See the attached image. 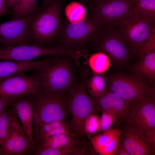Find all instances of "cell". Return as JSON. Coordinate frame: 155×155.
Here are the masks:
<instances>
[{
  "label": "cell",
  "instance_id": "cell-1",
  "mask_svg": "<svg viewBox=\"0 0 155 155\" xmlns=\"http://www.w3.org/2000/svg\"><path fill=\"white\" fill-rule=\"evenodd\" d=\"M79 67L68 56L49 57L33 70L31 75L36 80L40 90L49 93H64L78 82Z\"/></svg>",
  "mask_w": 155,
  "mask_h": 155
},
{
  "label": "cell",
  "instance_id": "cell-2",
  "mask_svg": "<svg viewBox=\"0 0 155 155\" xmlns=\"http://www.w3.org/2000/svg\"><path fill=\"white\" fill-rule=\"evenodd\" d=\"M64 1L53 0L50 5L31 16L29 24L31 45L42 48L56 46L61 30Z\"/></svg>",
  "mask_w": 155,
  "mask_h": 155
},
{
  "label": "cell",
  "instance_id": "cell-3",
  "mask_svg": "<svg viewBox=\"0 0 155 155\" xmlns=\"http://www.w3.org/2000/svg\"><path fill=\"white\" fill-rule=\"evenodd\" d=\"M80 80L68 92L67 102L71 119L69 124L73 133L83 139V127L86 119L95 109V102L87 94V82L90 78L86 66L81 68Z\"/></svg>",
  "mask_w": 155,
  "mask_h": 155
},
{
  "label": "cell",
  "instance_id": "cell-4",
  "mask_svg": "<svg viewBox=\"0 0 155 155\" xmlns=\"http://www.w3.org/2000/svg\"><path fill=\"white\" fill-rule=\"evenodd\" d=\"M102 28L98 21L90 14L80 22L71 23L65 20L62 23L56 46L76 50L87 49Z\"/></svg>",
  "mask_w": 155,
  "mask_h": 155
},
{
  "label": "cell",
  "instance_id": "cell-5",
  "mask_svg": "<svg viewBox=\"0 0 155 155\" xmlns=\"http://www.w3.org/2000/svg\"><path fill=\"white\" fill-rule=\"evenodd\" d=\"M129 48L135 53L155 40L154 23H150L134 10L116 26Z\"/></svg>",
  "mask_w": 155,
  "mask_h": 155
},
{
  "label": "cell",
  "instance_id": "cell-6",
  "mask_svg": "<svg viewBox=\"0 0 155 155\" xmlns=\"http://www.w3.org/2000/svg\"><path fill=\"white\" fill-rule=\"evenodd\" d=\"M68 92L49 93L41 90L33 94L34 125L59 120H65L70 115L67 102Z\"/></svg>",
  "mask_w": 155,
  "mask_h": 155
},
{
  "label": "cell",
  "instance_id": "cell-7",
  "mask_svg": "<svg viewBox=\"0 0 155 155\" xmlns=\"http://www.w3.org/2000/svg\"><path fill=\"white\" fill-rule=\"evenodd\" d=\"M135 0H97L91 7L89 14L102 28L116 26L133 11Z\"/></svg>",
  "mask_w": 155,
  "mask_h": 155
},
{
  "label": "cell",
  "instance_id": "cell-8",
  "mask_svg": "<svg viewBox=\"0 0 155 155\" xmlns=\"http://www.w3.org/2000/svg\"><path fill=\"white\" fill-rule=\"evenodd\" d=\"M125 121L127 129L140 137L155 129L154 94L133 103Z\"/></svg>",
  "mask_w": 155,
  "mask_h": 155
},
{
  "label": "cell",
  "instance_id": "cell-9",
  "mask_svg": "<svg viewBox=\"0 0 155 155\" xmlns=\"http://www.w3.org/2000/svg\"><path fill=\"white\" fill-rule=\"evenodd\" d=\"M92 43L98 50L107 53L118 63H124L129 58L128 45L118 31L113 29L112 27L102 28L96 37L88 44Z\"/></svg>",
  "mask_w": 155,
  "mask_h": 155
},
{
  "label": "cell",
  "instance_id": "cell-10",
  "mask_svg": "<svg viewBox=\"0 0 155 155\" xmlns=\"http://www.w3.org/2000/svg\"><path fill=\"white\" fill-rule=\"evenodd\" d=\"M109 85L111 92L131 104L154 94L140 78L116 76L111 78Z\"/></svg>",
  "mask_w": 155,
  "mask_h": 155
},
{
  "label": "cell",
  "instance_id": "cell-11",
  "mask_svg": "<svg viewBox=\"0 0 155 155\" xmlns=\"http://www.w3.org/2000/svg\"><path fill=\"white\" fill-rule=\"evenodd\" d=\"M67 53L65 48L57 46L42 48L32 45H3L0 46V60L23 61L43 56H61Z\"/></svg>",
  "mask_w": 155,
  "mask_h": 155
},
{
  "label": "cell",
  "instance_id": "cell-12",
  "mask_svg": "<svg viewBox=\"0 0 155 155\" xmlns=\"http://www.w3.org/2000/svg\"><path fill=\"white\" fill-rule=\"evenodd\" d=\"M10 120V127L7 138L1 147L2 155H22L32 154L25 131L18 116L10 106L7 107Z\"/></svg>",
  "mask_w": 155,
  "mask_h": 155
},
{
  "label": "cell",
  "instance_id": "cell-13",
  "mask_svg": "<svg viewBox=\"0 0 155 155\" xmlns=\"http://www.w3.org/2000/svg\"><path fill=\"white\" fill-rule=\"evenodd\" d=\"M40 90L36 80L24 72L7 78L0 81V96L14 99L25 95L34 94Z\"/></svg>",
  "mask_w": 155,
  "mask_h": 155
},
{
  "label": "cell",
  "instance_id": "cell-14",
  "mask_svg": "<svg viewBox=\"0 0 155 155\" xmlns=\"http://www.w3.org/2000/svg\"><path fill=\"white\" fill-rule=\"evenodd\" d=\"M31 16L24 18H12L0 24V44L31 45L29 24Z\"/></svg>",
  "mask_w": 155,
  "mask_h": 155
},
{
  "label": "cell",
  "instance_id": "cell-15",
  "mask_svg": "<svg viewBox=\"0 0 155 155\" xmlns=\"http://www.w3.org/2000/svg\"><path fill=\"white\" fill-rule=\"evenodd\" d=\"M9 106L21 121L27 137L32 154L34 147L33 120L34 112L33 95H28L16 98Z\"/></svg>",
  "mask_w": 155,
  "mask_h": 155
},
{
  "label": "cell",
  "instance_id": "cell-16",
  "mask_svg": "<svg viewBox=\"0 0 155 155\" xmlns=\"http://www.w3.org/2000/svg\"><path fill=\"white\" fill-rule=\"evenodd\" d=\"M94 100L95 109L102 113L105 111L112 112L119 120L125 121L132 104L111 91L107 92L102 96Z\"/></svg>",
  "mask_w": 155,
  "mask_h": 155
},
{
  "label": "cell",
  "instance_id": "cell-17",
  "mask_svg": "<svg viewBox=\"0 0 155 155\" xmlns=\"http://www.w3.org/2000/svg\"><path fill=\"white\" fill-rule=\"evenodd\" d=\"M61 133H73L69 124L67 123L65 120H57L34 125V150L48 138Z\"/></svg>",
  "mask_w": 155,
  "mask_h": 155
},
{
  "label": "cell",
  "instance_id": "cell-18",
  "mask_svg": "<svg viewBox=\"0 0 155 155\" xmlns=\"http://www.w3.org/2000/svg\"><path fill=\"white\" fill-rule=\"evenodd\" d=\"M122 140V144L130 155H155V148L133 131L127 129Z\"/></svg>",
  "mask_w": 155,
  "mask_h": 155
},
{
  "label": "cell",
  "instance_id": "cell-19",
  "mask_svg": "<svg viewBox=\"0 0 155 155\" xmlns=\"http://www.w3.org/2000/svg\"><path fill=\"white\" fill-rule=\"evenodd\" d=\"M138 54L141 56L142 60L133 66V70L140 76L154 79L155 44L146 45L141 50Z\"/></svg>",
  "mask_w": 155,
  "mask_h": 155
},
{
  "label": "cell",
  "instance_id": "cell-20",
  "mask_svg": "<svg viewBox=\"0 0 155 155\" xmlns=\"http://www.w3.org/2000/svg\"><path fill=\"white\" fill-rule=\"evenodd\" d=\"M44 61V59L38 61L4 60L0 61V80H2L22 72L33 70L41 65Z\"/></svg>",
  "mask_w": 155,
  "mask_h": 155
},
{
  "label": "cell",
  "instance_id": "cell-21",
  "mask_svg": "<svg viewBox=\"0 0 155 155\" xmlns=\"http://www.w3.org/2000/svg\"><path fill=\"white\" fill-rule=\"evenodd\" d=\"M87 142L83 139L58 149H38L34 152V155H89Z\"/></svg>",
  "mask_w": 155,
  "mask_h": 155
},
{
  "label": "cell",
  "instance_id": "cell-22",
  "mask_svg": "<svg viewBox=\"0 0 155 155\" xmlns=\"http://www.w3.org/2000/svg\"><path fill=\"white\" fill-rule=\"evenodd\" d=\"M83 139L78 138L74 133H60L48 138L34 150L37 149L60 148Z\"/></svg>",
  "mask_w": 155,
  "mask_h": 155
},
{
  "label": "cell",
  "instance_id": "cell-23",
  "mask_svg": "<svg viewBox=\"0 0 155 155\" xmlns=\"http://www.w3.org/2000/svg\"><path fill=\"white\" fill-rule=\"evenodd\" d=\"M40 10L37 0H21L10 15L12 18H24L34 15Z\"/></svg>",
  "mask_w": 155,
  "mask_h": 155
},
{
  "label": "cell",
  "instance_id": "cell-24",
  "mask_svg": "<svg viewBox=\"0 0 155 155\" xmlns=\"http://www.w3.org/2000/svg\"><path fill=\"white\" fill-rule=\"evenodd\" d=\"M106 80L101 74L94 73L90 77L87 83V89L95 98H99L106 92Z\"/></svg>",
  "mask_w": 155,
  "mask_h": 155
},
{
  "label": "cell",
  "instance_id": "cell-25",
  "mask_svg": "<svg viewBox=\"0 0 155 155\" xmlns=\"http://www.w3.org/2000/svg\"><path fill=\"white\" fill-rule=\"evenodd\" d=\"M87 11L85 5L80 2H71L67 5L65 9L67 20L71 23L84 20L87 17Z\"/></svg>",
  "mask_w": 155,
  "mask_h": 155
},
{
  "label": "cell",
  "instance_id": "cell-26",
  "mask_svg": "<svg viewBox=\"0 0 155 155\" xmlns=\"http://www.w3.org/2000/svg\"><path fill=\"white\" fill-rule=\"evenodd\" d=\"M88 64L93 73L101 74L108 69L110 61L109 58L104 53L99 52L89 57Z\"/></svg>",
  "mask_w": 155,
  "mask_h": 155
},
{
  "label": "cell",
  "instance_id": "cell-27",
  "mask_svg": "<svg viewBox=\"0 0 155 155\" xmlns=\"http://www.w3.org/2000/svg\"><path fill=\"white\" fill-rule=\"evenodd\" d=\"M134 10L152 23L155 20V0H135Z\"/></svg>",
  "mask_w": 155,
  "mask_h": 155
},
{
  "label": "cell",
  "instance_id": "cell-28",
  "mask_svg": "<svg viewBox=\"0 0 155 155\" xmlns=\"http://www.w3.org/2000/svg\"><path fill=\"white\" fill-rule=\"evenodd\" d=\"M119 129L111 128L102 133L92 137L90 140L95 151L98 153L102 149L109 146Z\"/></svg>",
  "mask_w": 155,
  "mask_h": 155
},
{
  "label": "cell",
  "instance_id": "cell-29",
  "mask_svg": "<svg viewBox=\"0 0 155 155\" xmlns=\"http://www.w3.org/2000/svg\"><path fill=\"white\" fill-rule=\"evenodd\" d=\"M100 117L93 113L86 119L83 127L84 134L90 140L92 134L98 133L100 128Z\"/></svg>",
  "mask_w": 155,
  "mask_h": 155
},
{
  "label": "cell",
  "instance_id": "cell-30",
  "mask_svg": "<svg viewBox=\"0 0 155 155\" xmlns=\"http://www.w3.org/2000/svg\"><path fill=\"white\" fill-rule=\"evenodd\" d=\"M7 106L0 115V145L4 144L9 134L10 127V120Z\"/></svg>",
  "mask_w": 155,
  "mask_h": 155
},
{
  "label": "cell",
  "instance_id": "cell-31",
  "mask_svg": "<svg viewBox=\"0 0 155 155\" xmlns=\"http://www.w3.org/2000/svg\"><path fill=\"white\" fill-rule=\"evenodd\" d=\"M117 120V117L114 113L108 111L102 112L100 117L98 133L103 132L110 129Z\"/></svg>",
  "mask_w": 155,
  "mask_h": 155
},
{
  "label": "cell",
  "instance_id": "cell-32",
  "mask_svg": "<svg viewBox=\"0 0 155 155\" xmlns=\"http://www.w3.org/2000/svg\"><path fill=\"white\" fill-rule=\"evenodd\" d=\"M147 143L155 147V129L147 132L141 136Z\"/></svg>",
  "mask_w": 155,
  "mask_h": 155
},
{
  "label": "cell",
  "instance_id": "cell-33",
  "mask_svg": "<svg viewBox=\"0 0 155 155\" xmlns=\"http://www.w3.org/2000/svg\"><path fill=\"white\" fill-rule=\"evenodd\" d=\"M14 98L0 96V115L5 108L9 106Z\"/></svg>",
  "mask_w": 155,
  "mask_h": 155
},
{
  "label": "cell",
  "instance_id": "cell-34",
  "mask_svg": "<svg viewBox=\"0 0 155 155\" xmlns=\"http://www.w3.org/2000/svg\"><path fill=\"white\" fill-rule=\"evenodd\" d=\"M11 13L7 5L5 0H0V17L5 14H10Z\"/></svg>",
  "mask_w": 155,
  "mask_h": 155
},
{
  "label": "cell",
  "instance_id": "cell-35",
  "mask_svg": "<svg viewBox=\"0 0 155 155\" xmlns=\"http://www.w3.org/2000/svg\"><path fill=\"white\" fill-rule=\"evenodd\" d=\"M21 0H5L8 7L11 8L12 11L15 9L18 6Z\"/></svg>",
  "mask_w": 155,
  "mask_h": 155
},
{
  "label": "cell",
  "instance_id": "cell-36",
  "mask_svg": "<svg viewBox=\"0 0 155 155\" xmlns=\"http://www.w3.org/2000/svg\"><path fill=\"white\" fill-rule=\"evenodd\" d=\"M115 155H130L122 144L119 145Z\"/></svg>",
  "mask_w": 155,
  "mask_h": 155
},
{
  "label": "cell",
  "instance_id": "cell-37",
  "mask_svg": "<svg viewBox=\"0 0 155 155\" xmlns=\"http://www.w3.org/2000/svg\"><path fill=\"white\" fill-rule=\"evenodd\" d=\"M53 0H43L42 5L40 6L41 10H42L50 5Z\"/></svg>",
  "mask_w": 155,
  "mask_h": 155
},
{
  "label": "cell",
  "instance_id": "cell-38",
  "mask_svg": "<svg viewBox=\"0 0 155 155\" xmlns=\"http://www.w3.org/2000/svg\"><path fill=\"white\" fill-rule=\"evenodd\" d=\"M80 3H82V4H83L84 3H85V2H86V1H87L88 0H80Z\"/></svg>",
  "mask_w": 155,
  "mask_h": 155
},
{
  "label": "cell",
  "instance_id": "cell-39",
  "mask_svg": "<svg viewBox=\"0 0 155 155\" xmlns=\"http://www.w3.org/2000/svg\"><path fill=\"white\" fill-rule=\"evenodd\" d=\"M0 155H2V152L0 145Z\"/></svg>",
  "mask_w": 155,
  "mask_h": 155
},
{
  "label": "cell",
  "instance_id": "cell-40",
  "mask_svg": "<svg viewBox=\"0 0 155 155\" xmlns=\"http://www.w3.org/2000/svg\"><path fill=\"white\" fill-rule=\"evenodd\" d=\"M1 81V80H0V81Z\"/></svg>",
  "mask_w": 155,
  "mask_h": 155
}]
</instances>
